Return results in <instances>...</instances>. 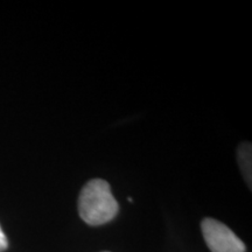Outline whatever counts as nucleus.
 <instances>
[{
    "instance_id": "nucleus-1",
    "label": "nucleus",
    "mask_w": 252,
    "mask_h": 252,
    "mask_svg": "<svg viewBox=\"0 0 252 252\" xmlns=\"http://www.w3.org/2000/svg\"><path fill=\"white\" fill-rule=\"evenodd\" d=\"M78 214L89 225H102L115 219L118 203L108 182L94 179L84 186L78 197Z\"/></svg>"
},
{
    "instance_id": "nucleus-3",
    "label": "nucleus",
    "mask_w": 252,
    "mask_h": 252,
    "mask_svg": "<svg viewBox=\"0 0 252 252\" xmlns=\"http://www.w3.org/2000/svg\"><path fill=\"white\" fill-rule=\"evenodd\" d=\"M238 161L242 172L247 180V184H251V145L243 144L238 150Z\"/></svg>"
},
{
    "instance_id": "nucleus-4",
    "label": "nucleus",
    "mask_w": 252,
    "mask_h": 252,
    "mask_svg": "<svg viewBox=\"0 0 252 252\" xmlns=\"http://www.w3.org/2000/svg\"><path fill=\"white\" fill-rule=\"evenodd\" d=\"M7 247H8L7 237H6L4 231H2L1 226H0V252L5 251L6 249H7Z\"/></svg>"
},
{
    "instance_id": "nucleus-2",
    "label": "nucleus",
    "mask_w": 252,
    "mask_h": 252,
    "mask_svg": "<svg viewBox=\"0 0 252 252\" xmlns=\"http://www.w3.org/2000/svg\"><path fill=\"white\" fill-rule=\"evenodd\" d=\"M204 241L212 252H245V244L231 229L214 219H204L202 224Z\"/></svg>"
}]
</instances>
